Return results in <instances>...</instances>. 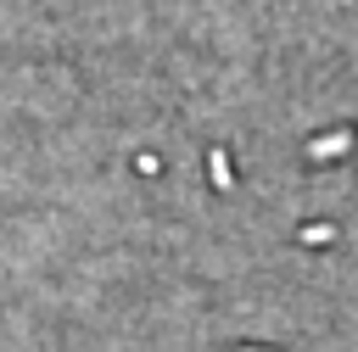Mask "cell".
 <instances>
[{
    "mask_svg": "<svg viewBox=\"0 0 358 352\" xmlns=\"http://www.w3.org/2000/svg\"><path fill=\"white\" fill-rule=\"evenodd\" d=\"M347 145H352V134H330V140H313V145H308V156H341Z\"/></svg>",
    "mask_w": 358,
    "mask_h": 352,
    "instance_id": "cell-1",
    "label": "cell"
},
{
    "mask_svg": "<svg viewBox=\"0 0 358 352\" xmlns=\"http://www.w3.org/2000/svg\"><path fill=\"white\" fill-rule=\"evenodd\" d=\"M207 168H213V184H218V190H229V184H235V179H229V162H224V151H213V156H207Z\"/></svg>",
    "mask_w": 358,
    "mask_h": 352,
    "instance_id": "cell-2",
    "label": "cell"
},
{
    "mask_svg": "<svg viewBox=\"0 0 358 352\" xmlns=\"http://www.w3.org/2000/svg\"><path fill=\"white\" fill-rule=\"evenodd\" d=\"M302 240H308V246H319V240H330V223H313V229H302Z\"/></svg>",
    "mask_w": 358,
    "mask_h": 352,
    "instance_id": "cell-3",
    "label": "cell"
}]
</instances>
